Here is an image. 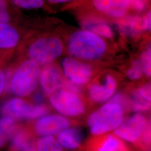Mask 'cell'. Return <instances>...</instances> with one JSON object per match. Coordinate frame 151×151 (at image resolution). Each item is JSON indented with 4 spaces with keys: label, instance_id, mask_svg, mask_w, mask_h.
<instances>
[{
    "label": "cell",
    "instance_id": "obj_31",
    "mask_svg": "<svg viewBox=\"0 0 151 151\" xmlns=\"http://www.w3.org/2000/svg\"><path fill=\"white\" fill-rule=\"evenodd\" d=\"M49 2H52V3H62V2H66L70 0H48Z\"/></svg>",
    "mask_w": 151,
    "mask_h": 151
},
{
    "label": "cell",
    "instance_id": "obj_28",
    "mask_svg": "<svg viewBox=\"0 0 151 151\" xmlns=\"http://www.w3.org/2000/svg\"><path fill=\"white\" fill-rule=\"evenodd\" d=\"M131 4L137 10L141 11L145 8V3L143 0H129Z\"/></svg>",
    "mask_w": 151,
    "mask_h": 151
},
{
    "label": "cell",
    "instance_id": "obj_4",
    "mask_svg": "<svg viewBox=\"0 0 151 151\" xmlns=\"http://www.w3.org/2000/svg\"><path fill=\"white\" fill-rule=\"evenodd\" d=\"M63 45L60 39L55 37L39 39L30 45L28 50L30 60L38 64L47 65L62 54Z\"/></svg>",
    "mask_w": 151,
    "mask_h": 151
},
{
    "label": "cell",
    "instance_id": "obj_20",
    "mask_svg": "<svg viewBox=\"0 0 151 151\" xmlns=\"http://www.w3.org/2000/svg\"><path fill=\"white\" fill-rule=\"evenodd\" d=\"M86 27L97 35H101L106 38H111L113 34L110 27L106 24L101 22H88L86 24Z\"/></svg>",
    "mask_w": 151,
    "mask_h": 151
},
{
    "label": "cell",
    "instance_id": "obj_16",
    "mask_svg": "<svg viewBox=\"0 0 151 151\" xmlns=\"http://www.w3.org/2000/svg\"><path fill=\"white\" fill-rule=\"evenodd\" d=\"M35 142L27 132H19L14 136L11 143L12 151H35Z\"/></svg>",
    "mask_w": 151,
    "mask_h": 151
},
{
    "label": "cell",
    "instance_id": "obj_10",
    "mask_svg": "<svg viewBox=\"0 0 151 151\" xmlns=\"http://www.w3.org/2000/svg\"><path fill=\"white\" fill-rule=\"evenodd\" d=\"M39 82L44 91L51 95L61 90L65 81L60 69L54 65H50L40 72Z\"/></svg>",
    "mask_w": 151,
    "mask_h": 151
},
{
    "label": "cell",
    "instance_id": "obj_21",
    "mask_svg": "<svg viewBox=\"0 0 151 151\" xmlns=\"http://www.w3.org/2000/svg\"><path fill=\"white\" fill-rule=\"evenodd\" d=\"M131 108L136 112L145 111L150 109L151 103L143 99L138 93H135L131 101Z\"/></svg>",
    "mask_w": 151,
    "mask_h": 151
},
{
    "label": "cell",
    "instance_id": "obj_18",
    "mask_svg": "<svg viewBox=\"0 0 151 151\" xmlns=\"http://www.w3.org/2000/svg\"><path fill=\"white\" fill-rule=\"evenodd\" d=\"M35 151H63L62 147L53 136H43L37 141Z\"/></svg>",
    "mask_w": 151,
    "mask_h": 151
},
{
    "label": "cell",
    "instance_id": "obj_13",
    "mask_svg": "<svg viewBox=\"0 0 151 151\" xmlns=\"http://www.w3.org/2000/svg\"><path fill=\"white\" fill-rule=\"evenodd\" d=\"M93 4L99 11L114 17L124 16L130 7L129 0H93Z\"/></svg>",
    "mask_w": 151,
    "mask_h": 151
},
{
    "label": "cell",
    "instance_id": "obj_5",
    "mask_svg": "<svg viewBox=\"0 0 151 151\" xmlns=\"http://www.w3.org/2000/svg\"><path fill=\"white\" fill-rule=\"evenodd\" d=\"M49 101L52 106L65 117L81 115L86 110L84 103L77 94L63 90L51 94Z\"/></svg>",
    "mask_w": 151,
    "mask_h": 151
},
{
    "label": "cell",
    "instance_id": "obj_3",
    "mask_svg": "<svg viewBox=\"0 0 151 151\" xmlns=\"http://www.w3.org/2000/svg\"><path fill=\"white\" fill-rule=\"evenodd\" d=\"M40 75L39 64L32 60L24 61L12 77L11 82L12 91L20 97L29 95L37 86Z\"/></svg>",
    "mask_w": 151,
    "mask_h": 151
},
{
    "label": "cell",
    "instance_id": "obj_17",
    "mask_svg": "<svg viewBox=\"0 0 151 151\" xmlns=\"http://www.w3.org/2000/svg\"><path fill=\"white\" fill-rule=\"evenodd\" d=\"M121 32L127 35H136L144 30L143 20L137 16H130L121 20L118 24Z\"/></svg>",
    "mask_w": 151,
    "mask_h": 151
},
{
    "label": "cell",
    "instance_id": "obj_14",
    "mask_svg": "<svg viewBox=\"0 0 151 151\" xmlns=\"http://www.w3.org/2000/svg\"><path fill=\"white\" fill-rule=\"evenodd\" d=\"M84 139L82 129L77 127L68 128L62 130L58 135V143L67 150H76L79 148Z\"/></svg>",
    "mask_w": 151,
    "mask_h": 151
},
{
    "label": "cell",
    "instance_id": "obj_15",
    "mask_svg": "<svg viewBox=\"0 0 151 151\" xmlns=\"http://www.w3.org/2000/svg\"><path fill=\"white\" fill-rule=\"evenodd\" d=\"M19 40L16 29L8 23H0V48H12Z\"/></svg>",
    "mask_w": 151,
    "mask_h": 151
},
{
    "label": "cell",
    "instance_id": "obj_1",
    "mask_svg": "<svg viewBox=\"0 0 151 151\" xmlns=\"http://www.w3.org/2000/svg\"><path fill=\"white\" fill-rule=\"evenodd\" d=\"M67 46L72 55L85 60H97L101 57L106 48L101 38L88 31H79L73 34Z\"/></svg>",
    "mask_w": 151,
    "mask_h": 151
},
{
    "label": "cell",
    "instance_id": "obj_8",
    "mask_svg": "<svg viewBox=\"0 0 151 151\" xmlns=\"http://www.w3.org/2000/svg\"><path fill=\"white\" fill-rule=\"evenodd\" d=\"M62 66L68 80L76 85L86 84L91 79L92 70L90 65L66 57L62 60Z\"/></svg>",
    "mask_w": 151,
    "mask_h": 151
},
{
    "label": "cell",
    "instance_id": "obj_25",
    "mask_svg": "<svg viewBox=\"0 0 151 151\" xmlns=\"http://www.w3.org/2000/svg\"><path fill=\"white\" fill-rule=\"evenodd\" d=\"M110 102L118 104L123 110L124 109H128L131 106V103H130L129 101L121 93H118L114 96L110 100Z\"/></svg>",
    "mask_w": 151,
    "mask_h": 151
},
{
    "label": "cell",
    "instance_id": "obj_29",
    "mask_svg": "<svg viewBox=\"0 0 151 151\" xmlns=\"http://www.w3.org/2000/svg\"><path fill=\"white\" fill-rule=\"evenodd\" d=\"M151 12H148L146 17L143 19V26L144 30H151Z\"/></svg>",
    "mask_w": 151,
    "mask_h": 151
},
{
    "label": "cell",
    "instance_id": "obj_23",
    "mask_svg": "<svg viewBox=\"0 0 151 151\" xmlns=\"http://www.w3.org/2000/svg\"><path fill=\"white\" fill-rule=\"evenodd\" d=\"M140 62L142 65L143 73L150 77L151 75V52L150 47L143 52L140 56Z\"/></svg>",
    "mask_w": 151,
    "mask_h": 151
},
{
    "label": "cell",
    "instance_id": "obj_9",
    "mask_svg": "<svg viewBox=\"0 0 151 151\" xmlns=\"http://www.w3.org/2000/svg\"><path fill=\"white\" fill-rule=\"evenodd\" d=\"M70 125V120L61 115H44L37 122L35 130L38 134L43 137L52 136L69 128Z\"/></svg>",
    "mask_w": 151,
    "mask_h": 151
},
{
    "label": "cell",
    "instance_id": "obj_6",
    "mask_svg": "<svg viewBox=\"0 0 151 151\" xmlns=\"http://www.w3.org/2000/svg\"><path fill=\"white\" fill-rule=\"evenodd\" d=\"M48 109L42 105H33L20 99H14L6 104L2 113L12 119H35L45 115Z\"/></svg>",
    "mask_w": 151,
    "mask_h": 151
},
{
    "label": "cell",
    "instance_id": "obj_11",
    "mask_svg": "<svg viewBox=\"0 0 151 151\" xmlns=\"http://www.w3.org/2000/svg\"><path fill=\"white\" fill-rule=\"evenodd\" d=\"M90 140L86 151H133L127 144L116 135H103Z\"/></svg>",
    "mask_w": 151,
    "mask_h": 151
},
{
    "label": "cell",
    "instance_id": "obj_30",
    "mask_svg": "<svg viewBox=\"0 0 151 151\" xmlns=\"http://www.w3.org/2000/svg\"><path fill=\"white\" fill-rule=\"evenodd\" d=\"M5 77L4 73L3 72L2 70H0V95L1 94L4 88L5 82Z\"/></svg>",
    "mask_w": 151,
    "mask_h": 151
},
{
    "label": "cell",
    "instance_id": "obj_2",
    "mask_svg": "<svg viewBox=\"0 0 151 151\" xmlns=\"http://www.w3.org/2000/svg\"><path fill=\"white\" fill-rule=\"evenodd\" d=\"M124 110L115 103H107L88 116V125L92 134L102 135L116 129L123 122Z\"/></svg>",
    "mask_w": 151,
    "mask_h": 151
},
{
    "label": "cell",
    "instance_id": "obj_26",
    "mask_svg": "<svg viewBox=\"0 0 151 151\" xmlns=\"http://www.w3.org/2000/svg\"><path fill=\"white\" fill-rule=\"evenodd\" d=\"M10 15L7 11L6 0H0V23H8Z\"/></svg>",
    "mask_w": 151,
    "mask_h": 151
},
{
    "label": "cell",
    "instance_id": "obj_7",
    "mask_svg": "<svg viewBox=\"0 0 151 151\" xmlns=\"http://www.w3.org/2000/svg\"><path fill=\"white\" fill-rule=\"evenodd\" d=\"M149 122L145 116L135 114L131 116L114 130L115 135L120 139L135 143L138 146Z\"/></svg>",
    "mask_w": 151,
    "mask_h": 151
},
{
    "label": "cell",
    "instance_id": "obj_27",
    "mask_svg": "<svg viewBox=\"0 0 151 151\" xmlns=\"http://www.w3.org/2000/svg\"><path fill=\"white\" fill-rule=\"evenodd\" d=\"M137 93L143 99L151 102V89L150 84L147 83L142 86L138 89Z\"/></svg>",
    "mask_w": 151,
    "mask_h": 151
},
{
    "label": "cell",
    "instance_id": "obj_22",
    "mask_svg": "<svg viewBox=\"0 0 151 151\" xmlns=\"http://www.w3.org/2000/svg\"><path fill=\"white\" fill-rule=\"evenodd\" d=\"M143 73L142 65L140 60H135L133 61L131 68L127 72V76L132 80L139 79Z\"/></svg>",
    "mask_w": 151,
    "mask_h": 151
},
{
    "label": "cell",
    "instance_id": "obj_12",
    "mask_svg": "<svg viewBox=\"0 0 151 151\" xmlns=\"http://www.w3.org/2000/svg\"><path fill=\"white\" fill-rule=\"evenodd\" d=\"M118 83L113 76H105L103 82L92 83L88 89V96L95 103H103L113 96Z\"/></svg>",
    "mask_w": 151,
    "mask_h": 151
},
{
    "label": "cell",
    "instance_id": "obj_24",
    "mask_svg": "<svg viewBox=\"0 0 151 151\" xmlns=\"http://www.w3.org/2000/svg\"><path fill=\"white\" fill-rule=\"evenodd\" d=\"M16 6L25 9H38L43 6V0H12Z\"/></svg>",
    "mask_w": 151,
    "mask_h": 151
},
{
    "label": "cell",
    "instance_id": "obj_19",
    "mask_svg": "<svg viewBox=\"0 0 151 151\" xmlns=\"http://www.w3.org/2000/svg\"><path fill=\"white\" fill-rule=\"evenodd\" d=\"M14 129V122L13 119L5 116L0 119V142L5 144L11 135Z\"/></svg>",
    "mask_w": 151,
    "mask_h": 151
}]
</instances>
